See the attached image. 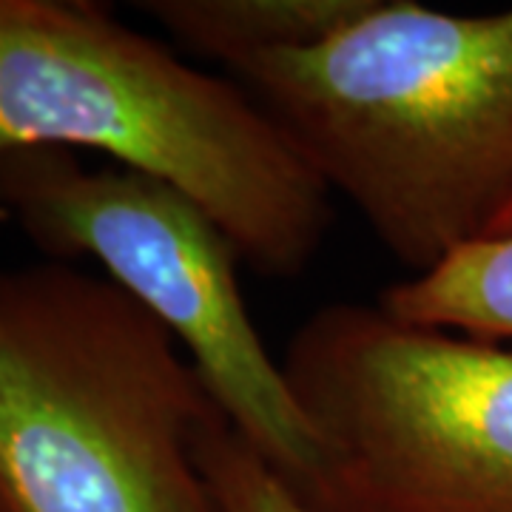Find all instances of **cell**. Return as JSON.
<instances>
[{"instance_id": "obj_6", "label": "cell", "mask_w": 512, "mask_h": 512, "mask_svg": "<svg viewBox=\"0 0 512 512\" xmlns=\"http://www.w3.org/2000/svg\"><path fill=\"white\" fill-rule=\"evenodd\" d=\"M373 0H143L137 9L183 49L225 72L256 57L325 43L362 18Z\"/></svg>"}, {"instance_id": "obj_7", "label": "cell", "mask_w": 512, "mask_h": 512, "mask_svg": "<svg viewBox=\"0 0 512 512\" xmlns=\"http://www.w3.org/2000/svg\"><path fill=\"white\" fill-rule=\"evenodd\" d=\"M379 305L410 325L512 345V234L461 245L430 271L390 285Z\"/></svg>"}, {"instance_id": "obj_2", "label": "cell", "mask_w": 512, "mask_h": 512, "mask_svg": "<svg viewBox=\"0 0 512 512\" xmlns=\"http://www.w3.org/2000/svg\"><path fill=\"white\" fill-rule=\"evenodd\" d=\"M97 151L177 188L245 265L299 276L333 194L234 77L202 72L97 3L0 0V157Z\"/></svg>"}, {"instance_id": "obj_3", "label": "cell", "mask_w": 512, "mask_h": 512, "mask_svg": "<svg viewBox=\"0 0 512 512\" xmlns=\"http://www.w3.org/2000/svg\"><path fill=\"white\" fill-rule=\"evenodd\" d=\"M220 413L109 276L0 268V512H214L200 436Z\"/></svg>"}, {"instance_id": "obj_9", "label": "cell", "mask_w": 512, "mask_h": 512, "mask_svg": "<svg viewBox=\"0 0 512 512\" xmlns=\"http://www.w3.org/2000/svg\"><path fill=\"white\" fill-rule=\"evenodd\" d=\"M504 234H512V202L504 208V214L495 220L493 231H490L487 237H504Z\"/></svg>"}, {"instance_id": "obj_1", "label": "cell", "mask_w": 512, "mask_h": 512, "mask_svg": "<svg viewBox=\"0 0 512 512\" xmlns=\"http://www.w3.org/2000/svg\"><path fill=\"white\" fill-rule=\"evenodd\" d=\"M228 77L413 276L487 237L512 202V9L373 0L325 43Z\"/></svg>"}, {"instance_id": "obj_4", "label": "cell", "mask_w": 512, "mask_h": 512, "mask_svg": "<svg viewBox=\"0 0 512 512\" xmlns=\"http://www.w3.org/2000/svg\"><path fill=\"white\" fill-rule=\"evenodd\" d=\"M282 370L322 453V512H512V345L333 302Z\"/></svg>"}, {"instance_id": "obj_8", "label": "cell", "mask_w": 512, "mask_h": 512, "mask_svg": "<svg viewBox=\"0 0 512 512\" xmlns=\"http://www.w3.org/2000/svg\"><path fill=\"white\" fill-rule=\"evenodd\" d=\"M200 467L214 512H313L225 413L202 430Z\"/></svg>"}, {"instance_id": "obj_5", "label": "cell", "mask_w": 512, "mask_h": 512, "mask_svg": "<svg viewBox=\"0 0 512 512\" xmlns=\"http://www.w3.org/2000/svg\"><path fill=\"white\" fill-rule=\"evenodd\" d=\"M0 220L43 259L83 262L143 305L185 350L222 413L313 512L322 453L282 362L265 348L239 291V254L177 188L63 148L0 157Z\"/></svg>"}]
</instances>
